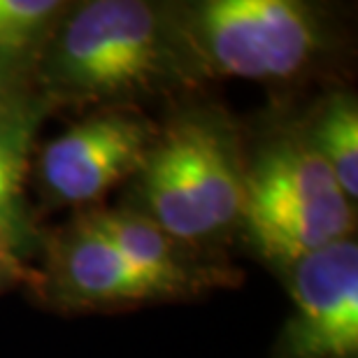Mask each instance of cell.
<instances>
[{"label":"cell","instance_id":"cell-1","mask_svg":"<svg viewBox=\"0 0 358 358\" xmlns=\"http://www.w3.org/2000/svg\"><path fill=\"white\" fill-rule=\"evenodd\" d=\"M242 214L259 249L293 266L349 238L354 212L331 168L310 142L268 149L245 177Z\"/></svg>","mask_w":358,"mask_h":358},{"label":"cell","instance_id":"cell-2","mask_svg":"<svg viewBox=\"0 0 358 358\" xmlns=\"http://www.w3.org/2000/svg\"><path fill=\"white\" fill-rule=\"evenodd\" d=\"M163 70V35L140 0H96L77 10L59 35L54 82L82 98H110L149 87Z\"/></svg>","mask_w":358,"mask_h":358},{"label":"cell","instance_id":"cell-3","mask_svg":"<svg viewBox=\"0 0 358 358\" xmlns=\"http://www.w3.org/2000/svg\"><path fill=\"white\" fill-rule=\"evenodd\" d=\"M191 40L221 75L286 80L319 52L321 28L293 0H210L193 10Z\"/></svg>","mask_w":358,"mask_h":358},{"label":"cell","instance_id":"cell-4","mask_svg":"<svg viewBox=\"0 0 358 358\" xmlns=\"http://www.w3.org/2000/svg\"><path fill=\"white\" fill-rule=\"evenodd\" d=\"M289 326L293 358H352L358 352V247L340 240L293 263Z\"/></svg>","mask_w":358,"mask_h":358},{"label":"cell","instance_id":"cell-5","mask_svg":"<svg viewBox=\"0 0 358 358\" xmlns=\"http://www.w3.org/2000/svg\"><path fill=\"white\" fill-rule=\"evenodd\" d=\"M152 128L124 112L98 114L52 140L40 170L47 189L63 203H89L145 166Z\"/></svg>","mask_w":358,"mask_h":358},{"label":"cell","instance_id":"cell-6","mask_svg":"<svg viewBox=\"0 0 358 358\" xmlns=\"http://www.w3.org/2000/svg\"><path fill=\"white\" fill-rule=\"evenodd\" d=\"M182 154L193 198L212 233L231 226L242 214L245 177L235 154L217 126L207 121H179L170 128Z\"/></svg>","mask_w":358,"mask_h":358},{"label":"cell","instance_id":"cell-7","mask_svg":"<svg viewBox=\"0 0 358 358\" xmlns=\"http://www.w3.org/2000/svg\"><path fill=\"white\" fill-rule=\"evenodd\" d=\"M61 284L70 296L91 305L142 303L161 298V291L80 221L59 254Z\"/></svg>","mask_w":358,"mask_h":358},{"label":"cell","instance_id":"cell-8","mask_svg":"<svg viewBox=\"0 0 358 358\" xmlns=\"http://www.w3.org/2000/svg\"><path fill=\"white\" fill-rule=\"evenodd\" d=\"M82 224L117 249L131 266L142 272L161 296L200 289L207 272H198L177 256V240L163 233L152 219L135 212L98 210Z\"/></svg>","mask_w":358,"mask_h":358},{"label":"cell","instance_id":"cell-9","mask_svg":"<svg viewBox=\"0 0 358 358\" xmlns=\"http://www.w3.org/2000/svg\"><path fill=\"white\" fill-rule=\"evenodd\" d=\"M142 198L149 219L173 240L196 242L212 235L193 198L182 154L170 131L159 145L152 147L142 166Z\"/></svg>","mask_w":358,"mask_h":358},{"label":"cell","instance_id":"cell-10","mask_svg":"<svg viewBox=\"0 0 358 358\" xmlns=\"http://www.w3.org/2000/svg\"><path fill=\"white\" fill-rule=\"evenodd\" d=\"M312 149L331 168L335 182L347 196H358V107L349 96L326 105L312 133Z\"/></svg>","mask_w":358,"mask_h":358},{"label":"cell","instance_id":"cell-11","mask_svg":"<svg viewBox=\"0 0 358 358\" xmlns=\"http://www.w3.org/2000/svg\"><path fill=\"white\" fill-rule=\"evenodd\" d=\"M63 10L66 3L56 0H0V68L31 59Z\"/></svg>","mask_w":358,"mask_h":358},{"label":"cell","instance_id":"cell-12","mask_svg":"<svg viewBox=\"0 0 358 358\" xmlns=\"http://www.w3.org/2000/svg\"><path fill=\"white\" fill-rule=\"evenodd\" d=\"M26 131L14 121L0 119V173L24 175Z\"/></svg>","mask_w":358,"mask_h":358},{"label":"cell","instance_id":"cell-13","mask_svg":"<svg viewBox=\"0 0 358 358\" xmlns=\"http://www.w3.org/2000/svg\"><path fill=\"white\" fill-rule=\"evenodd\" d=\"M21 179L24 175L0 173V233L10 235L17 219V200L21 196Z\"/></svg>","mask_w":358,"mask_h":358},{"label":"cell","instance_id":"cell-14","mask_svg":"<svg viewBox=\"0 0 358 358\" xmlns=\"http://www.w3.org/2000/svg\"><path fill=\"white\" fill-rule=\"evenodd\" d=\"M21 270H24V268L17 266V261L12 259L10 249H7V238L0 233V286H3L10 277L19 275Z\"/></svg>","mask_w":358,"mask_h":358}]
</instances>
